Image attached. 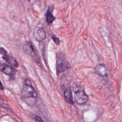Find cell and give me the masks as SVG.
<instances>
[{
	"instance_id": "10",
	"label": "cell",
	"mask_w": 122,
	"mask_h": 122,
	"mask_svg": "<svg viewBox=\"0 0 122 122\" xmlns=\"http://www.w3.org/2000/svg\"><path fill=\"white\" fill-rule=\"evenodd\" d=\"M64 96L66 101L70 104H73L74 102L72 99V91L70 87H68L64 92Z\"/></svg>"
},
{
	"instance_id": "5",
	"label": "cell",
	"mask_w": 122,
	"mask_h": 122,
	"mask_svg": "<svg viewBox=\"0 0 122 122\" xmlns=\"http://www.w3.org/2000/svg\"><path fill=\"white\" fill-rule=\"evenodd\" d=\"M0 53L2 54V58L8 63L14 67H18V63L16 59L12 56L8 54L7 51L3 48H0Z\"/></svg>"
},
{
	"instance_id": "7",
	"label": "cell",
	"mask_w": 122,
	"mask_h": 122,
	"mask_svg": "<svg viewBox=\"0 0 122 122\" xmlns=\"http://www.w3.org/2000/svg\"><path fill=\"white\" fill-rule=\"evenodd\" d=\"M54 10V5L52 4L48 6V9L45 14L46 20L48 25L52 23L55 20V17L53 16L52 13Z\"/></svg>"
},
{
	"instance_id": "1",
	"label": "cell",
	"mask_w": 122,
	"mask_h": 122,
	"mask_svg": "<svg viewBox=\"0 0 122 122\" xmlns=\"http://www.w3.org/2000/svg\"><path fill=\"white\" fill-rule=\"evenodd\" d=\"M21 98L30 105H33L36 101L37 94L30 81L26 79L21 92Z\"/></svg>"
},
{
	"instance_id": "8",
	"label": "cell",
	"mask_w": 122,
	"mask_h": 122,
	"mask_svg": "<svg viewBox=\"0 0 122 122\" xmlns=\"http://www.w3.org/2000/svg\"><path fill=\"white\" fill-rule=\"evenodd\" d=\"M0 70L6 75H12L15 74V71L11 66L5 63L0 65Z\"/></svg>"
},
{
	"instance_id": "9",
	"label": "cell",
	"mask_w": 122,
	"mask_h": 122,
	"mask_svg": "<svg viewBox=\"0 0 122 122\" xmlns=\"http://www.w3.org/2000/svg\"><path fill=\"white\" fill-rule=\"evenodd\" d=\"M95 72L101 77L105 76L107 75V69L103 64H98L95 68Z\"/></svg>"
},
{
	"instance_id": "12",
	"label": "cell",
	"mask_w": 122,
	"mask_h": 122,
	"mask_svg": "<svg viewBox=\"0 0 122 122\" xmlns=\"http://www.w3.org/2000/svg\"><path fill=\"white\" fill-rule=\"evenodd\" d=\"M51 39H52V40L54 41V42H55V43L56 45H59V44H60V40H59L57 37H56L55 35H53L51 36Z\"/></svg>"
},
{
	"instance_id": "11",
	"label": "cell",
	"mask_w": 122,
	"mask_h": 122,
	"mask_svg": "<svg viewBox=\"0 0 122 122\" xmlns=\"http://www.w3.org/2000/svg\"><path fill=\"white\" fill-rule=\"evenodd\" d=\"M31 117L32 119H34L36 121H37V122H42L43 121L42 119L40 116L37 115L35 114H32L31 115Z\"/></svg>"
},
{
	"instance_id": "2",
	"label": "cell",
	"mask_w": 122,
	"mask_h": 122,
	"mask_svg": "<svg viewBox=\"0 0 122 122\" xmlns=\"http://www.w3.org/2000/svg\"><path fill=\"white\" fill-rule=\"evenodd\" d=\"M23 49L25 52L30 56L31 59L40 65V58L38 52L33 44L29 41H27L23 45Z\"/></svg>"
},
{
	"instance_id": "4",
	"label": "cell",
	"mask_w": 122,
	"mask_h": 122,
	"mask_svg": "<svg viewBox=\"0 0 122 122\" xmlns=\"http://www.w3.org/2000/svg\"><path fill=\"white\" fill-rule=\"evenodd\" d=\"M70 67L71 66L69 62L65 59L59 57L58 58V59H57L56 70L58 74L65 71Z\"/></svg>"
},
{
	"instance_id": "6",
	"label": "cell",
	"mask_w": 122,
	"mask_h": 122,
	"mask_svg": "<svg viewBox=\"0 0 122 122\" xmlns=\"http://www.w3.org/2000/svg\"><path fill=\"white\" fill-rule=\"evenodd\" d=\"M33 36L37 41L41 42L46 38L45 31L43 28L36 27L33 31Z\"/></svg>"
},
{
	"instance_id": "13",
	"label": "cell",
	"mask_w": 122,
	"mask_h": 122,
	"mask_svg": "<svg viewBox=\"0 0 122 122\" xmlns=\"http://www.w3.org/2000/svg\"><path fill=\"white\" fill-rule=\"evenodd\" d=\"M0 90H3L4 89V87H3V86L2 84V83L0 81Z\"/></svg>"
},
{
	"instance_id": "3",
	"label": "cell",
	"mask_w": 122,
	"mask_h": 122,
	"mask_svg": "<svg viewBox=\"0 0 122 122\" xmlns=\"http://www.w3.org/2000/svg\"><path fill=\"white\" fill-rule=\"evenodd\" d=\"M74 92V100L79 105H83L87 102L89 100L88 96L85 93L84 91L78 87L73 88Z\"/></svg>"
}]
</instances>
